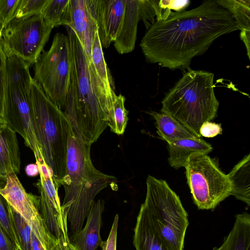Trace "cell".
Segmentation results:
<instances>
[{
    "label": "cell",
    "mask_w": 250,
    "mask_h": 250,
    "mask_svg": "<svg viewBox=\"0 0 250 250\" xmlns=\"http://www.w3.org/2000/svg\"><path fill=\"white\" fill-rule=\"evenodd\" d=\"M119 216L116 214L114 217L108 237L101 246L102 250H116L117 229Z\"/></svg>",
    "instance_id": "31"
},
{
    "label": "cell",
    "mask_w": 250,
    "mask_h": 250,
    "mask_svg": "<svg viewBox=\"0 0 250 250\" xmlns=\"http://www.w3.org/2000/svg\"><path fill=\"white\" fill-rule=\"evenodd\" d=\"M3 123L2 117L1 116H0V125Z\"/></svg>",
    "instance_id": "41"
},
{
    "label": "cell",
    "mask_w": 250,
    "mask_h": 250,
    "mask_svg": "<svg viewBox=\"0 0 250 250\" xmlns=\"http://www.w3.org/2000/svg\"><path fill=\"white\" fill-rule=\"evenodd\" d=\"M0 250H17L0 225Z\"/></svg>",
    "instance_id": "34"
},
{
    "label": "cell",
    "mask_w": 250,
    "mask_h": 250,
    "mask_svg": "<svg viewBox=\"0 0 250 250\" xmlns=\"http://www.w3.org/2000/svg\"><path fill=\"white\" fill-rule=\"evenodd\" d=\"M230 195L250 206V154L245 156L228 174Z\"/></svg>",
    "instance_id": "22"
},
{
    "label": "cell",
    "mask_w": 250,
    "mask_h": 250,
    "mask_svg": "<svg viewBox=\"0 0 250 250\" xmlns=\"http://www.w3.org/2000/svg\"><path fill=\"white\" fill-rule=\"evenodd\" d=\"M26 174L31 176H34L39 173V169L38 165L36 164H30L26 166L25 168Z\"/></svg>",
    "instance_id": "36"
},
{
    "label": "cell",
    "mask_w": 250,
    "mask_h": 250,
    "mask_svg": "<svg viewBox=\"0 0 250 250\" xmlns=\"http://www.w3.org/2000/svg\"><path fill=\"white\" fill-rule=\"evenodd\" d=\"M31 99L34 128L43 161L60 188L65 172L71 125L63 111L33 78Z\"/></svg>",
    "instance_id": "5"
},
{
    "label": "cell",
    "mask_w": 250,
    "mask_h": 250,
    "mask_svg": "<svg viewBox=\"0 0 250 250\" xmlns=\"http://www.w3.org/2000/svg\"><path fill=\"white\" fill-rule=\"evenodd\" d=\"M66 29L71 53V78L62 111L74 133L91 146L107 127L114 101L89 65L75 34L68 26Z\"/></svg>",
    "instance_id": "2"
},
{
    "label": "cell",
    "mask_w": 250,
    "mask_h": 250,
    "mask_svg": "<svg viewBox=\"0 0 250 250\" xmlns=\"http://www.w3.org/2000/svg\"><path fill=\"white\" fill-rule=\"evenodd\" d=\"M3 188L0 187V194L13 209L29 222L40 213L39 196L28 193L16 174L8 175Z\"/></svg>",
    "instance_id": "14"
},
{
    "label": "cell",
    "mask_w": 250,
    "mask_h": 250,
    "mask_svg": "<svg viewBox=\"0 0 250 250\" xmlns=\"http://www.w3.org/2000/svg\"><path fill=\"white\" fill-rule=\"evenodd\" d=\"M8 208L18 236L20 250H31L32 228L30 222L8 204Z\"/></svg>",
    "instance_id": "27"
},
{
    "label": "cell",
    "mask_w": 250,
    "mask_h": 250,
    "mask_svg": "<svg viewBox=\"0 0 250 250\" xmlns=\"http://www.w3.org/2000/svg\"><path fill=\"white\" fill-rule=\"evenodd\" d=\"M6 55L0 43V115L1 116L4 92Z\"/></svg>",
    "instance_id": "33"
},
{
    "label": "cell",
    "mask_w": 250,
    "mask_h": 250,
    "mask_svg": "<svg viewBox=\"0 0 250 250\" xmlns=\"http://www.w3.org/2000/svg\"><path fill=\"white\" fill-rule=\"evenodd\" d=\"M104 208V200H95L86 216L84 226L69 237L70 243L77 250H96L103 244L100 232Z\"/></svg>",
    "instance_id": "15"
},
{
    "label": "cell",
    "mask_w": 250,
    "mask_h": 250,
    "mask_svg": "<svg viewBox=\"0 0 250 250\" xmlns=\"http://www.w3.org/2000/svg\"><path fill=\"white\" fill-rule=\"evenodd\" d=\"M212 250H221L220 247H214Z\"/></svg>",
    "instance_id": "40"
},
{
    "label": "cell",
    "mask_w": 250,
    "mask_h": 250,
    "mask_svg": "<svg viewBox=\"0 0 250 250\" xmlns=\"http://www.w3.org/2000/svg\"><path fill=\"white\" fill-rule=\"evenodd\" d=\"M70 9L71 20L68 26L77 36L90 64L92 44L98 30L97 23L91 15L87 0H70Z\"/></svg>",
    "instance_id": "13"
},
{
    "label": "cell",
    "mask_w": 250,
    "mask_h": 250,
    "mask_svg": "<svg viewBox=\"0 0 250 250\" xmlns=\"http://www.w3.org/2000/svg\"><path fill=\"white\" fill-rule=\"evenodd\" d=\"M239 30L229 12L216 0L188 11L172 12L155 21L143 37L140 47L146 59L169 69L187 68L218 37Z\"/></svg>",
    "instance_id": "1"
},
{
    "label": "cell",
    "mask_w": 250,
    "mask_h": 250,
    "mask_svg": "<svg viewBox=\"0 0 250 250\" xmlns=\"http://www.w3.org/2000/svg\"><path fill=\"white\" fill-rule=\"evenodd\" d=\"M41 15L52 28L60 25L68 26L71 20L70 0H47Z\"/></svg>",
    "instance_id": "24"
},
{
    "label": "cell",
    "mask_w": 250,
    "mask_h": 250,
    "mask_svg": "<svg viewBox=\"0 0 250 250\" xmlns=\"http://www.w3.org/2000/svg\"><path fill=\"white\" fill-rule=\"evenodd\" d=\"M20 152L16 133L5 124L0 125V178L5 180L21 168Z\"/></svg>",
    "instance_id": "18"
},
{
    "label": "cell",
    "mask_w": 250,
    "mask_h": 250,
    "mask_svg": "<svg viewBox=\"0 0 250 250\" xmlns=\"http://www.w3.org/2000/svg\"><path fill=\"white\" fill-rule=\"evenodd\" d=\"M0 225L17 250H20L18 236L9 212L7 203L0 194Z\"/></svg>",
    "instance_id": "28"
},
{
    "label": "cell",
    "mask_w": 250,
    "mask_h": 250,
    "mask_svg": "<svg viewBox=\"0 0 250 250\" xmlns=\"http://www.w3.org/2000/svg\"><path fill=\"white\" fill-rule=\"evenodd\" d=\"M67 242L63 238L60 239L58 244L53 250H67Z\"/></svg>",
    "instance_id": "37"
},
{
    "label": "cell",
    "mask_w": 250,
    "mask_h": 250,
    "mask_svg": "<svg viewBox=\"0 0 250 250\" xmlns=\"http://www.w3.org/2000/svg\"><path fill=\"white\" fill-rule=\"evenodd\" d=\"M220 248L221 250H250V214L248 212L235 216L233 227Z\"/></svg>",
    "instance_id": "21"
},
{
    "label": "cell",
    "mask_w": 250,
    "mask_h": 250,
    "mask_svg": "<svg viewBox=\"0 0 250 250\" xmlns=\"http://www.w3.org/2000/svg\"><path fill=\"white\" fill-rule=\"evenodd\" d=\"M47 0H20L15 18L21 19L41 15Z\"/></svg>",
    "instance_id": "29"
},
{
    "label": "cell",
    "mask_w": 250,
    "mask_h": 250,
    "mask_svg": "<svg viewBox=\"0 0 250 250\" xmlns=\"http://www.w3.org/2000/svg\"><path fill=\"white\" fill-rule=\"evenodd\" d=\"M4 27V26L0 22V41L1 39L2 32Z\"/></svg>",
    "instance_id": "39"
},
{
    "label": "cell",
    "mask_w": 250,
    "mask_h": 250,
    "mask_svg": "<svg viewBox=\"0 0 250 250\" xmlns=\"http://www.w3.org/2000/svg\"><path fill=\"white\" fill-rule=\"evenodd\" d=\"M141 0H126L122 21L114 42L118 53L132 52L137 38L138 24L141 20Z\"/></svg>",
    "instance_id": "16"
},
{
    "label": "cell",
    "mask_w": 250,
    "mask_h": 250,
    "mask_svg": "<svg viewBox=\"0 0 250 250\" xmlns=\"http://www.w3.org/2000/svg\"><path fill=\"white\" fill-rule=\"evenodd\" d=\"M149 114L155 121L158 134L167 144L179 140L198 138L179 121L167 113L151 111Z\"/></svg>",
    "instance_id": "20"
},
{
    "label": "cell",
    "mask_w": 250,
    "mask_h": 250,
    "mask_svg": "<svg viewBox=\"0 0 250 250\" xmlns=\"http://www.w3.org/2000/svg\"><path fill=\"white\" fill-rule=\"evenodd\" d=\"M143 203L167 250H183L188 214L166 181L148 175Z\"/></svg>",
    "instance_id": "7"
},
{
    "label": "cell",
    "mask_w": 250,
    "mask_h": 250,
    "mask_svg": "<svg viewBox=\"0 0 250 250\" xmlns=\"http://www.w3.org/2000/svg\"><path fill=\"white\" fill-rule=\"evenodd\" d=\"M89 65L99 79L109 96L114 101L117 95L114 82L104 57L98 30L92 44Z\"/></svg>",
    "instance_id": "23"
},
{
    "label": "cell",
    "mask_w": 250,
    "mask_h": 250,
    "mask_svg": "<svg viewBox=\"0 0 250 250\" xmlns=\"http://www.w3.org/2000/svg\"><path fill=\"white\" fill-rule=\"evenodd\" d=\"M30 65L15 55H6L4 92L1 116L11 130L19 133L25 144L37 139L32 117Z\"/></svg>",
    "instance_id": "6"
},
{
    "label": "cell",
    "mask_w": 250,
    "mask_h": 250,
    "mask_svg": "<svg viewBox=\"0 0 250 250\" xmlns=\"http://www.w3.org/2000/svg\"><path fill=\"white\" fill-rule=\"evenodd\" d=\"M34 79L62 110L68 93L71 53L68 38L62 33L54 36L50 48L43 50L34 63Z\"/></svg>",
    "instance_id": "8"
},
{
    "label": "cell",
    "mask_w": 250,
    "mask_h": 250,
    "mask_svg": "<svg viewBox=\"0 0 250 250\" xmlns=\"http://www.w3.org/2000/svg\"><path fill=\"white\" fill-rule=\"evenodd\" d=\"M125 101L124 96L121 94L117 95L108 115L107 126L117 135L124 133L128 120V112L125 106Z\"/></svg>",
    "instance_id": "26"
},
{
    "label": "cell",
    "mask_w": 250,
    "mask_h": 250,
    "mask_svg": "<svg viewBox=\"0 0 250 250\" xmlns=\"http://www.w3.org/2000/svg\"><path fill=\"white\" fill-rule=\"evenodd\" d=\"M185 167L187 183L198 209L213 210L230 195L231 184L228 174L207 154H192Z\"/></svg>",
    "instance_id": "9"
},
{
    "label": "cell",
    "mask_w": 250,
    "mask_h": 250,
    "mask_svg": "<svg viewBox=\"0 0 250 250\" xmlns=\"http://www.w3.org/2000/svg\"><path fill=\"white\" fill-rule=\"evenodd\" d=\"M20 0H0V22L6 26L15 18Z\"/></svg>",
    "instance_id": "30"
},
{
    "label": "cell",
    "mask_w": 250,
    "mask_h": 250,
    "mask_svg": "<svg viewBox=\"0 0 250 250\" xmlns=\"http://www.w3.org/2000/svg\"><path fill=\"white\" fill-rule=\"evenodd\" d=\"M222 133L221 124L210 121L204 123L200 129V135L205 137L212 138Z\"/></svg>",
    "instance_id": "32"
},
{
    "label": "cell",
    "mask_w": 250,
    "mask_h": 250,
    "mask_svg": "<svg viewBox=\"0 0 250 250\" xmlns=\"http://www.w3.org/2000/svg\"><path fill=\"white\" fill-rule=\"evenodd\" d=\"M91 146L70 128L65 172L61 183L64 189L61 206L72 233L83 227L97 194L116 179L94 167L90 156Z\"/></svg>",
    "instance_id": "3"
},
{
    "label": "cell",
    "mask_w": 250,
    "mask_h": 250,
    "mask_svg": "<svg viewBox=\"0 0 250 250\" xmlns=\"http://www.w3.org/2000/svg\"><path fill=\"white\" fill-rule=\"evenodd\" d=\"M98 26L103 48L109 47L116 39L124 16L126 0H87Z\"/></svg>",
    "instance_id": "12"
},
{
    "label": "cell",
    "mask_w": 250,
    "mask_h": 250,
    "mask_svg": "<svg viewBox=\"0 0 250 250\" xmlns=\"http://www.w3.org/2000/svg\"><path fill=\"white\" fill-rule=\"evenodd\" d=\"M216 2L229 12L239 30L250 31V0H218Z\"/></svg>",
    "instance_id": "25"
},
{
    "label": "cell",
    "mask_w": 250,
    "mask_h": 250,
    "mask_svg": "<svg viewBox=\"0 0 250 250\" xmlns=\"http://www.w3.org/2000/svg\"><path fill=\"white\" fill-rule=\"evenodd\" d=\"M170 166L178 169L185 167L189 157L193 153L208 154L212 150L210 144L201 138L185 139L176 140L168 144Z\"/></svg>",
    "instance_id": "19"
},
{
    "label": "cell",
    "mask_w": 250,
    "mask_h": 250,
    "mask_svg": "<svg viewBox=\"0 0 250 250\" xmlns=\"http://www.w3.org/2000/svg\"><path fill=\"white\" fill-rule=\"evenodd\" d=\"M240 37L246 47L247 55L250 59V31H241Z\"/></svg>",
    "instance_id": "35"
},
{
    "label": "cell",
    "mask_w": 250,
    "mask_h": 250,
    "mask_svg": "<svg viewBox=\"0 0 250 250\" xmlns=\"http://www.w3.org/2000/svg\"><path fill=\"white\" fill-rule=\"evenodd\" d=\"M40 178L36 183L40 194L39 212L47 227L58 239L69 242L68 224L58 195L59 187L51 170L44 163L38 166Z\"/></svg>",
    "instance_id": "11"
},
{
    "label": "cell",
    "mask_w": 250,
    "mask_h": 250,
    "mask_svg": "<svg viewBox=\"0 0 250 250\" xmlns=\"http://www.w3.org/2000/svg\"><path fill=\"white\" fill-rule=\"evenodd\" d=\"M213 78L211 72L188 70L163 99L161 112L172 116L201 138L202 125L215 117L219 107Z\"/></svg>",
    "instance_id": "4"
},
{
    "label": "cell",
    "mask_w": 250,
    "mask_h": 250,
    "mask_svg": "<svg viewBox=\"0 0 250 250\" xmlns=\"http://www.w3.org/2000/svg\"><path fill=\"white\" fill-rule=\"evenodd\" d=\"M67 250H77L72 245H71L69 241L67 242Z\"/></svg>",
    "instance_id": "38"
},
{
    "label": "cell",
    "mask_w": 250,
    "mask_h": 250,
    "mask_svg": "<svg viewBox=\"0 0 250 250\" xmlns=\"http://www.w3.org/2000/svg\"><path fill=\"white\" fill-rule=\"evenodd\" d=\"M133 244L135 250H167L144 203L137 217Z\"/></svg>",
    "instance_id": "17"
},
{
    "label": "cell",
    "mask_w": 250,
    "mask_h": 250,
    "mask_svg": "<svg viewBox=\"0 0 250 250\" xmlns=\"http://www.w3.org/2000/svg\"><path fill=\"white\" fill-rule=\"evenodd\" d=\"M52 29L41 15L14 18L5 26L0 43L6 55H15L30 66L43 50Z\"/></svg>",
    "instance_id": "10"
}]
</instances>
